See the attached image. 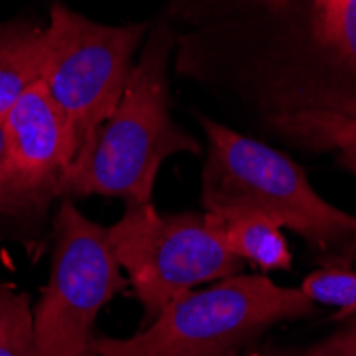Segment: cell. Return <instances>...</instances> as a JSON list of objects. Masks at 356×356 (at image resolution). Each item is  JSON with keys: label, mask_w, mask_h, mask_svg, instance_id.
<instances>
[{"label": "cell", "mask_w": 356, "mask_h": 356, "mask_svg": "<svg viewBox=\"0 0 356 356\" xmlns=\"http://www.w3.org/2000/svg\"><path fill=\"white\" fill-rule=\"evenodd\" d=\"M173 35L158 26L133 67L113 113L99 126L71 169L64 199L111 197L152 203L158 171L169 156L199 154V141L171 120L167 64Z\"/></svg>", "instance_id": "6da1fadb"}, {"label": "cell", "mask_w": 356, "mask_h": 356, "mask_svg": "<svg viewBox=\"0 0 356 356\" xmlns=\"http://www.w3.org/2000/svg\"><path fill=\"white\" fill-rule=\"evenodd\" d=\"M201 124L209 139L203 169L205 211L250 207L316 250L356 248V216L320 197L293 158L213 120L203 118Z\"/></svg>", "instance_id": "7a4b0ae2"}, {"label": "cell", "mask_w": 356, "mask_h": 356, "mask_svg": "<svg viewBox=\"0 0 356 356\" xmlns=\"http://www.w3.org/2000/svg\"><path fill=\"white\" fill-rule=\"evenodd\" d=\"M316 312L301 288H284L265 275H231L186 293L133 337H99V356H233L267 327Z\"/></svg>", "instance_id": "3957f363"}, {"label": "cell", "mask_w": 356, "mask_h": 356, "mask_svg": "<svg viewBox=\"0 0 356 356\" xmlns=\"http://www.w3.org/2000/svg\"><path fill=\"white\" fill-rule=\"evenodd\" d=\"M145 28L99 24L62 3L51 5L39 79L69 128L73 165L118 107Z\"/></svg>", "instance_id": "277c9868"}, {"label": "cell", "mask_w": 356, "mask_h": 356, "mask_svg": "<svg viewBox=\"0 0 356 356\" xmlns=\"http://www.w3.org/2000/svg\"><path fill=\"white\" fill-rule=\"evenodd\" d=\"M107 233L149 322L192 288L241 267L209 211L163 216L154 203H128Z\"/></svg>", "instance_id": "5b68a950"}, {"label": "cell", "mask_w": 356, "mask_h": 356, "mask_svg": "<svg viewBox=\"0 0 356 356\" xmlns=\"http://www.w3.org/2000/svg\"><path fill=\"white\" fill-rule=\"evenodd\" d=\"M124 284L107 229L88 220L73 199H62L49 280L32 309L39 356H99L96 316Z\"/></svg>", "instance_id": "8992f818"}, {"label": "cell", "mask_w": 356, "mask_h": 356, "mask_svg": "<svg viewBox=\"0 0 356 356\" xmlns=\"http://www.w3.org/2000/svg\"><path fill=\"white\" fill-rule=\"evenodd\" d=\"M0 216L39 218L67 194L73 169L69 128L41 79L3 118Z\"/></svg>", "instance_id": "52a82bcc"}, {"label": "cell", "mask_w": 356, "mask_h": 356, "mask_svg": "<svg viewBox=\"0 0 356 356\" xmlns=\"http://www.w3.org/2000/svg\"><path fill=\"white\" fill-rule=\"evenodd\" d=\"M233 254L267 271L293 267V254L280 226L265 213L250 207H222L209 211Z\"/></svg>", "instance_id": "ba28073f"}, {"label": "cell", "mask_w": 356, "mask_h": 356, "mask_svg": "<svg viewBox=\"0 0 356 356\" xmlns=\"http://www.w3.org/2000/svg\"><path fill=\"white\" fill-rule=\"evenodd\" d=\"M43 28L24 19L0 22V122L41 77Z\"/></svg>", "instance_id": "9c48e42d"}, {"label": "cell", "mask_w": 356, "mask_h": 356, "mask_svg": "<svg viewBox=\"0 0 356 356\" xmlns=\"http://www.w3.org/2000/svg\"><path fill=\"white\" fill-rule=\"evenodd\" d=\"M284 131L297 139L337 149L341 165L356 173V115H346L339 111L305 109L280 118Z\"/></svg>", "instance_id": "30bf717a"}, {"label": "cell", "mask_w": 356, "mask_h": 356, "mask_svg": "<svg viewBox=\"0 0 356 356\" xmlns=\"http://www.w3.org/2000/svg\"><path fill=\"white\" fill-rule=\"evenodd\" d=\"M0 356H39L30 299L0 282Z\"/></svg>", "instance_id": "8fae6325"}, {"label": "cell", "mask_w": 356, "mask_h": 356, "mask_svg": "<svg viewBox=\"0 0 356 356\" xmlns=\"http://www.w3.org/2000/svg\"><path fill=\"white\" fill-rule=\"evenodd\" d=\"M316 37L356 64V0H316Z\"/></svg>", "instance_id": "7c38bea8"}, {"label": "cell", "mask_w": 356, "mask_h": 356, "mask_svg": "<svg viewBox=\"0 0 356 356\" xmlns=\"http://www.w3.org/2000/svg\"><path fill=\"white\" fill-rule=\"evenodd\" d=\"M301 293L314 301L339 307L343 316L356 312V273L350 269H320L301 282Z\"/></svg>", "instance_id": "4fadbf2b"}, {"label": "cell", "mask_w": 356, "mask_h": 356, "mask_svg": "<svg viewBox=\"0 0 356 356\" xmlns=\"http://www.w3.org/2000/svg\"><path fill=\"white\" fill-rule=\"evenodd\" d=\"M303 356H356V327L325 339Z\"/></svg>", "instance_id": "5bb4252c"}, {"label": "cell", "mask_w": 356, "mask_h": 356, "mask_svg": "<svg viewBox=\"0 0 356 356\" xmlns=\"http://www.w3.org/2000/svg\"><path fill=\"white\" fill-rule=\"evenodd\" d=\"M261 3H265L267 7H271V9H282L288 0H261Z\"/></svg>", "instance_id": "9a60e30c"}]
</instances>
